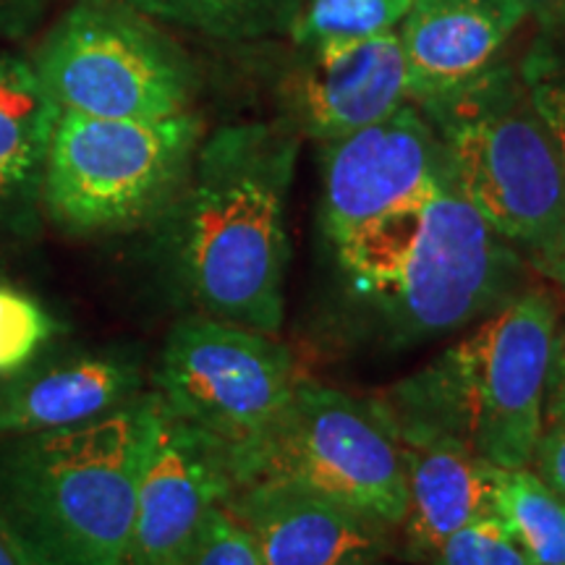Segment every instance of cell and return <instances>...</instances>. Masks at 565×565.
<instances>
[{
	"label": "cell",
	"mask_w": 565,
	"mask_h": 565,
	"mask_svg": "<svg viewBox=\"0 0 565 565\" xmlns=\"http://www.w3.org/2000/svg\"><path fill=\"white\" fill-rule=\"evenodd\" d=\"M296 158L299 134L286 121L204 134L189 181L158 221L173 278L200 315L280 335Z\"/></svg>",
	"instance_id": "6da1fadb"
},
{
	"label": "cell",
	"mask_w": 565,
	"mask_h": 565,
	"mask_svg": "<svg viewBox=\"0 0 565 565\" xmlns=\"http://www.w3.org/2000/svg\"><path fill=\"white\" fill-rule=\"evenodd\" d=\"M351 294L404 341L492 315L521 291V254L471 207L448 168L408 200L333 246Z\"/></svg>",
	"instance_id": "7a4b0ae2"
},
{
	"label": "cell",
	"mask_w": 565,
	"mask_h": 565,
	"mask_svg": "<svg viewBox=\"0 0 565 565\" xmlns=\"http://www.w3.org/2000/svg\"><path fill=\"white\" fill-rule=\"evenodd\" d=\"M158 395L79 427L17 437L0 463V524L45 565H121Z\"/></svg>",
	"instance_id": "3957f363"
},
{
	"label": "cell",
	"mask_w": 565,
	"mask_h": 565,
	"mask_svg": "<svg viewBox=\"0 0 565 565\" xmlns=\"http://www.w3.org/2000/svg\"><path fill=\"white\" fill-rule=\"evenodd\" d=\"M555 338L553 296L540 286L521 288L463 341L374 401L500 469L529 466L545 427Z\"/></svg>",
	"instance_id": "277c9868"
},
{
	"label": "cell",
	"mask_w": 565,
	"mask_h": 565,
	"mask_svg": "<svg viewBox=\"0 0 565 565\" xmlns=\"http://www.w3.org/2000/svg\"><path fill=\"white\" fill-rule=\"evenodd\" d=\"M419 110L458 189L511 249L529 265L565 249V168L519 66L500 61Z\"/></svg>",
	"instance_id": "5b68a950"
},
{
	"label": "cell",
	"mask_w": 565,
	"mask_h": 565,
	"mask_svg": "<svg viewBox=\"0 0 565 565\" xmlns=\"http://www.w3.org/2000/svg\"><path fill=\"white\" fill-rule=\"evenodd\" d=\"M204 139L194 110L168 118L58 113L40 196L61 228L116 233L158 223L181 194Z\"/></svg>",
	"instance_id": "8992f818"
},
{
	"label": "cell",
	"mask_w": 565,
	"mask_h": 565,
	"mask_svg": "<svg viewBox=\"0 0 565 565\" xmlns=\"http://www.w3.org/2000/svg\"><path fill=\"white\" fill-rule=\"evenodd\" d=\"M61 113L89 118H168L192 110L189 55L158 21L124 0H79L32 58Z\"/></svg>",
	"instance_id": "52a82bcc"
},
{
	"label": "cell",
	"mask_w": 565,
	"mask_h": 565,
	"mask_svg": "<svg viewBox=\"0 0 565 565\" xmlns=\"http://www.w3.org/2000/svg\"><path fill=\"white\" fill-rule=\"evenodd\" d=\"M228 475L233 490L296 484L395 529L406 511L404 456L377 406L303 377L270 433Z\"/></svg>",
	"instance_id": "ba28073f"
},
{
	"label": "cell",
	"mask_w": 565,
	"mask_h": 565,
	"mask_svg": "<svg viewBox=\"0 0 565 565\" xmlns=\"http://www.w3.org/2000/svg\"><path fill=\"white\" fill-rule=\"evenodd\" d=\"M299 383V364L280 335L194 315L168 333L152 393L231 469L270 433Z\"/></svg>",
	"instance_id": "9c48e42d"
},
{
	"label": "cell",
	"mask_w": 565,
	"mask_h": 565,
	"mask_svg": "<svg viewBox=\"0 0 565 565\" xmlns=\"http://www.w3.org/2000/svg\"><path fill=\"white\" fill-rule=\"evenodd\" d=\"M322 150V228L333 246L414 200L448 168L435 126L414 103Z\"/></svg>",
	"instance_id": "30bf717a"
},
{
	"label": "cell",
	"mask_w": 565,
	"mask_h": 565,
	"mask_svg": "<svg viewBox=\"0 0 565 565\" xmlns=\"http://www.w3.org/2000/svg\"><path fill=\"white\" fill-rule=\"evenodd\" d=\"M286 124L320 145L391 116L408 103L398 30L299 47L280 82Z\"/></svg>",
	"instance_id": "8fae6325"
},
{
	"label": "cell",
	"mask_w": 565,
	"mask_h": 565,
	"mask_svg": "<svg viewBox=\"0 0 565 565\" xmlns=\"http://www.w3.org/2000/svg\"><path fill=\"white\" fill-rule=\"evenodd\" d=\"M231 490L221 450L168 414L158 398L154 440L121 565L186 563L204 519L228 500Z\"/></svg>",
	"instance_id": "7c38bea8"
},
{
	"label": "cell",
	"mask_w": 565,
	"mask_h": 565,
	"mask_svg": "<svg viewBox=\"0 0 565 565\" xmlns=\"http://www.w3.org/2000/svg\"><path fill=\"white\" fill-rule=\"evenodd\" d=\"M249 534L259 565H362L383 561L398 529L296 484L236 487L223 503Z\"/></svg>",
	"instance_id": "4fadbf2b"
},
{
	"label": "cell",
	"mask_w": 565,
	"mask_h": 565,
	"mask_svg": "<svg viewBox=\"0 0 565 565\" xmlns=\"http://www.w3.org/2000/svg\"><path fill=\"white\" fill-rule=\"evenodd\" d=\"M406 466V511L398 524L401 550L412 563H427L463 526L492 515L498 466L471 454L463 443L387 412L370 398Z\"/></svg>",
	"instance_id": "5bb4252c"
},
{
	"label": "cell",
	"mask_w": 565,
	"mask_h": 565,
	"mask_svg": "<svg viewBox=\"0 0 565 565\" xmlns=\"http://www.w3.org/2000/svg\"><path fill=\"white\" fill-rule=\"evenodd\" d=\"M524 19L515 0H414L398 26L408 103L422 108L484 76Z\"/></svg>",
	"instance_id": "9a60e30c"
},
{
	"label": "cell",
	"mask_w": 565,
	"mask_h": 565,
	"mask_svg": "<svg viewBox=\"0 0 565 565\" xmlns=\"http://www.w3.org/2000/svg\"><path fill=\"white\" fill-rule=\"evenodd\" d=\"M139 366L121 356H79L11 380L0 391V435L26 437L95 422L139 398Z\"/></svg>",
	"instance_id": "2e32d148"
},
{
	"label": "cell",
	"mask_w": 565,
	"mask_h": 565,
	"mask_svg": "<svg viewBox=\"0 0 565 565\" xmlns=\"http://www.w3.org/2000/svg\"><path fill=\"white\" fill-rule=\"evenodd\" d=\"M58 113L30 58L0 55V221L17 215L40 194Z\"/></svg>",
	"instance_id": "e0dca14e"
},
{
	"label": "cell",
	"mask_w": 565,
	"mask_h": 565,
	"mask_svg": "<svg viewBox=\"0 0 565 565\" xmlns=\"http://www.w3.org/2000/svg\"><path fill=\"white\" fill-rule=\"evenodd\" d=\"M492 515L529 563L565 565V503L529 466H498Z\"/></svg>",
	"instance_id": "ac0fdd59"
},
{
	"label": "cell",
	"mask_w": 565,
	"mask_h": 565,
	"mask_svg": "<svg viewBox=\"0 0 565 565\" xmlns=\"http://www.w3.org/2000/svg\"><path fill=\"white\" fill-rule=\"evenodd\" d=\"M162 24L225 42L291 32L301 0H124Z\"/></svg>",
	"instance_id": "d6986e66"
},
{
	"label": "cell",
	"mask_w": 565,
	"mask_h": 565,
	"mask_svg": "<svg viewBox=\"0 0 565 565\" xmlns=\"http://www.w3.org/2000/svg\"><path fill=\"white\" fill-rule=\"evenodd\" d=\"M414 0H301L288 38L296 47L322 40L372 38V34L398 30Z\"/></svg>",
	"instance_id": "ffe728a7"
},
{
	"label": "cell",
	"mask_w": 565,
	"mask_h": 565,
	"mask_svg": "<svg viewBox=\"0 0 565 565\" xmlns=\"http://www.w3.org/2000/svg\"><path fill=\"white\" fill-rule=\"evenodd\" d=\"M53 333L55 320L32 296L0 282V374H17Z\"/></svg>",
	"instance_id": "44dd1931"
},
{
	"label": "cell",
	"mask_w": 565,
	"mask_h": 565,
	"mask_svg": "<svg viewBox=\"0 0 565 565\" xmlns=\"http://www.w3.org/2000/svg\"><path fill=\"white\" fill-rule=\"evenodd\" d=\"M424 565H532L494 515L450 536Z\"/></svg>",
	"instance_id": "7402d4cb"
},
{
	"label": "cell",
	"mask_w": 565,
	"mask_h": 565,
	"mask_svg": "<svg viewBox=\"0 0 565 565\" xmlns=\"http://www.w3.org/2000/svg\"><path fill=\"white\" fill-rule=\"evenodd\" d=\"M519 68L529 84L542 121L553 134L565 168V51L542 45Z\"/></svg>",
	"instance_id": "603a6c76"
},
{
	"label": "cell",
	"mask_w": 565,
	"mask_h": 565,
	"mask_svg": "<svg viewBox=\"0 0 565 565\" xmlns=\"http://www.w3.org/2000/svg\"><path fill=\"white\" fill-rule=\"evenodd\" d=\"M183 565H259V557L249 534L223 505H217L204 519L202 532Z\"/></svg>",
	"instance_id": "cb8c5ba5"
},
{
	"label": "cell",
	"mask_w": 565,
	"mask_h": 565,
	"mask_svg": "<svg viewBox=\"0 0 565 565\" xmlns=\"http://www.w3.org/2000/svg\"><path fill=\"white\" fill-rule=\"evenodd\" d=\"M529 469L565 503V422H545Z\"/></svg>",
	"instance_id": "d4e9b609"
},
{
	"label": "cell",
	"mask_w": 565,
	"mask_h": 565,
	"mask_svg": "<svg viewBox=\"0 0 565 565\" xmlns=\"http://www.w3.org/2000/svg\"><path fill=\"white\" fill-rule=\"evenodd\" d=\"M545 422H565V330H557L547 377Z\"/></svg>",
	"instance_id": "484cf974"
},
{
	"label": "cell",
	"mask_w": 565,
	"mask_h": 565,
	"mask_svg": "<svg viewBox=\"0 0 565 565\" xmlns=\"http://www.w3.org/2000/svg\"><path fill=\"white\" fill-rule=\"evenodd\" d=\"M47 0H0V32L19 34L38 19Z\"/></svg>",
	"instance_id": "4316f807"
},
{
	"label": "cell",
	"mask_w": 565,
	"mask_h": 565,
	"mask_svg": "<svg viewBox=\"0 0 565 565\" xmlns=\"http://www.w3.org/2000/svg\"><path fill=\"white\" fill-rule=\"evenodd\" d=\"M526 17H534L547 30H563L565 26V0H515Z\"/></svg>",
	"instance_id": "83f0119b"
},
{
	"label": "cell",
	"mask_w": 565,
	"mask_h": 565,
	"mask_svg": "<svg viewBox=\"0 0 565 565\" xmlns=\"http://www.w3.org/2000/svg\"><path fill=\"white\" fill-rule=\"evenodd\" d=\"M532 267L542 275V278L555 282V286L565 294V249L561 254H555V257L540 259V263H534Z\"/></svg>",
	"instance_id": "f1b7e54d"
},
{
	"label": "cell",
	"mask_w": 565,
	"mask_h": 565,
	"mask_svg": "<svg viewBox=\"0 0 565 565\" xmlns=\"http://www.w3.org/2000/svg\"><path fill=\"white\" fill-rule=\"evenodd\" d=\"M0 534H3V540H6V542H9L11 553H13V557H17V565H45V563H42V561H40V557H38V555H34V553H32V550H30V547H26V545H24V542H21V540H19V536H17V534H13V532H11V529H9V526H3V524H0Z\"/></svg>",
	"instance_id": "f546056e"
},
{
	"label": "cell",
	"mask_w": 565,
	"mask_h": 565,
	"mask_svg": "<svg viewBox=\"0 0 565 565\" xmlns=\"http://www.w3.org/2000/svg\"><path fill=\"white\" fill-rule=\"evenodd\" d=\"M0 565H17V557H13L9 542L3 540V534H0Z\"/></svg>",
	"instance_id": "4dcf8cb0"
},
{
	"label": "cell",
	"mask_w": 565,
	"mask_h": 565,
	"mask_svg": "<svg viewBox=\"0 0 565 565\" xmlns=\"http://www.w3.org/2000/svg\"><path fill=\"white\" fill-rule=\"evenodd\" d=\"M362 565H385L383 561H374V563H362Z\"/></svg>",
	"instance_id": "1f68e13d"
}]
</instances>
